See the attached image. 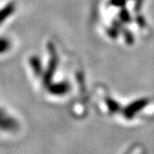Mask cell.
<instances>
[{
	"label": "cell",
	"instance_id": "1",
	"mask_svg": "<svg viewBox=\"0 0 154 154\" xmlns=\"http://www.w3.org/2000/svg\"><path fill=\"white\" fill-rule=\"evenodd\" d=\"M15 9V5L13 3H10L7 5L2 10H0V23H3V21L8 18V16L11 15Z\"/></svg>",
	"mask_w": 154,
	"mask_h": 154
},
{
	"label": "cell",
	"instance_id": "2",
	"mask_svg": "<svg viewBox=\"0 0 154 154\" xmlns=\"http://www.w3.org/2000/svg\"><path fill=\"white\" fill-rule=\"evenodd\" d=\"M9 48V41L6 38H0V53H4Z\"/></svg>",
	"mask_w": 154,
	"mask_h": 154
}]
</instances>
